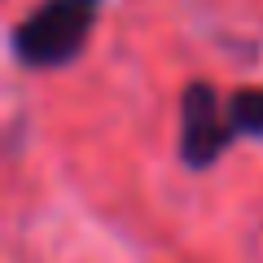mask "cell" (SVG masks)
<instances>
[{"instance_id":"3957f363","label":"cell","mask_w":263,"mask_h":263,"mask_svg":"<svg viewBox=\"0 0 263 263\" xmlns=\"http://www.w3.org/2000/svg\"><path fill=\"white\" fill-rule=\"evenodd\" d=\"M224 114H228L233 141H241V136L263 141V88H237L224 101Z\"/></svg>"},{"instance_id":"6da1fadb","label":"cell","mask_w":263,"mask_h":263,"mask_svg":"<svg viewBox=\"0 0 263 263\" xmlns=\"http://www.w3.org/2000/svg\"><path fill=\"white\" fill-rule=\"evenodd\" d=\"M101 13V0H40L13 27V57L31 70H57L79 57Z\"/></svg>"},{"instance_id":"7a4b0ae2","label":"cell","mask_w":263,"mask_h":263,"mask_svg":"<svg viewBox=\"0 0 263 263\" xmlns=\"http://www.w3.org/2000/svg\"><path fill=\"white\" fill-rule=\"evenodd\" d=\"M180 162L189 171H206L219 162V154L233 145V132H228V114L224 101L211 84L193 79V84L180 92Z\"/></svg>"}]
</instances>
